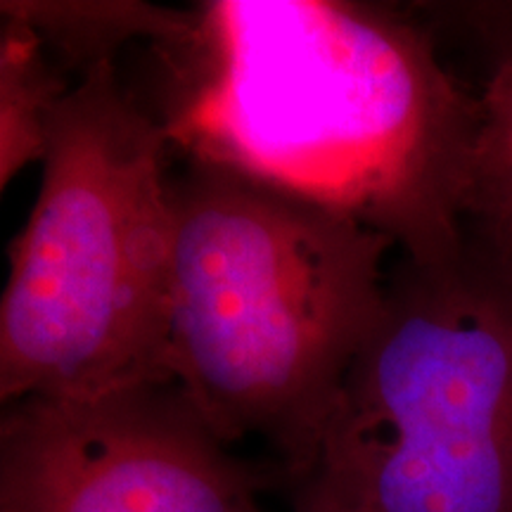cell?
<instances>
[{
	"label": "cell",
	"mask_w": 512,
	"mask_h": 512,
	"mask_svg": "<svg viewBox=\"0 0 512 512\" xmlns=\"http://www.w3.org/2000/svg\"><path fill=\"white\" fill-rule=\"evenodd\" d=\"M171 147L444 264L467 245L482 105L408 12L349 0H209L147 46Z\"/></svg>",
	"instance_id": "6da1fadb"
},
{
	"label": "cell",
	"mask_w": 512,
	"mask_h": 512,
	"mask_svg": "<svg viewBox=\"0 0 512 512\" xmlns=\"http://www.w3.org/2000/svg\"><path fill=\"white\" fill-rule=\"evenodd\" d=\"M171 195V384L226 444L261 437L302 482L382 316L396 245L214 166L188 162Z\"/></svg>",
	"instance_id": "7a4b0ae2"
},
{
	"label": "cell",
	"mask_w": 512,
	"mask_h": 512,
	"mask_svg": "<svg viewBox=\"0 0 512 512\" xmlns=\"http://www.w3.org/2000/svg\"><path fill=\"white\" fill-rule=\"evenodd\" d=\"M169 147L155 114L121 86L117 64L81 76L62 100L36 204L8 247L3 406L171 384Z\"/></svg>",
	"instance_id": "3957f363"
},
{
	"label": "cell",
	"mask_w": 512,
	"mask_h": 512,
	"mask_svg": "<svg viewBox=\"0 0 512 512\" xmlns=\"http://www.w3.org/2000/svg\"><path fill=\"white\" fill-rule=\"evenodd\" d=\"M313 477L366 512H512V252L396 261Z\"/></svg>",
	"instance_id": "277c9868"
},
{
	"label": "cell",
	"mask_w": 512,
	"mask_h": 512,
	"mask_svg": "<svg viewBox=\"0 0 512 512\" xmlns=\"http://www.w3.org/2000/svg\"><path fill=\"white\" fill-rule=\"evenodd\" d=\"M176 384L29 396L0 420V512H264L268 472L235 458Z\"/></svg>",
	"instance_id": "5b68a950"
},
{
	"label": "cell",
	"mask_w": 512,
	"mask_h": 512,
	"mask_svg": "<svg viewBox=\"0 0 512 512\" xmlns=\"http://www.w3.org/2000/svg\"><path fill=\"white\" fill-rule=\"evenodd\" d=\"M458 15L489 48L482 126L467 192V235L512 252V3L458 5Z\"/></svg>",
	"instance_id": "8992f818"
},
{
	"label": "cell",
	"mask_w": 512,
	"mask_h": 512,
	"mask_svg": "<svg viewBox=\"0 0 512 512\" xmlns=\"http://www.w3.org/2000/svg\"><path fill=\"white\" fill-rule=\"evenodd\" d=\"M0 15L27 22L57 67L79 79L117 64L128 43L169 41L190 22V10L143 0H3Z\"/></svg>",
	"instance_id": "52a82bcc"
},
{
	"label": "cell",
	"mask_w": 512,
	"mask_h": 512,
	"mask_svg": "<svg viewBox=\"0 0 512 512\" xmlns=\"http://www.w3.org/2000/svg\"><path fill=\"white\" fill-rule=\"evenodd\" d=\"M72 88L36 31L0 15V188L43 162L53 119Z\"/></svg>",
	"instance_id": "ba28073f"
},
{
	"label": "cell",
	"mask_w": 512,
	"mask_h": 512,
	"mask_svg": "<svg viewBox=\"0 0 512 512\" xmlns=\"http://www.w3.org/2000/svg\"><path fill=\"white\" fill-rule=\"evenodd\" d=\"M294 486V512H366L358 505L349 503L330 489L328 484L320 482L318 477H306Z\"/></svg>",
	"instance_id": "9c48e42d"
}]
</instances>
